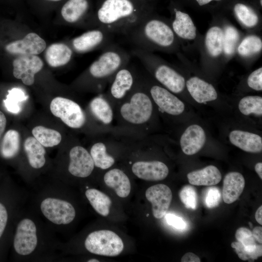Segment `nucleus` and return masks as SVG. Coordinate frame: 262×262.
I'll use <instances>...</instances> for the list:
<instances>
[{"label": "nucleus", "mask_w": 262, "mask_h": 262, "mask_svg": "<svg viewBox=\"0 0 262 262\" xmlns=\"http://www.w3.org/2000/svg\"><path fill=\"white\" fill-rule=\"evenodd\" d=\"M91 6L89 0H68L61 9V15L67 22L75 24L88 15Z\"/></svg>", "instance_id": "393cba45"}, {"label": "nucleus", "mask_w": 262, "mask_h": 262, "mask_svg": "<svg viewBox=\"0 0 262 262\" xmlns=\"http://www.w3.org/2000/svg\"><path fill=\"white\" fill-rule=\"evenodd\" d=\"M179 196L186 208L193 210L196 208L197 195L193 186L187 185L183 187L179 192Z\"/></svg>", "instance_id": "58836bf2"}, {"label": "nucleus", "mask_w": 262, "mask_h": 262, "mask_svg": "<svg viewBox=\"0 0 262 262\" xmlns=\"http://www.w3.org/2000/svg\"><path fill=\"white\" fill-rule=\"evenodd\" d=\"M240 113L245 115H262V98L258 96H247L242 98L238 103Z\"/></svg>", "instance_id": "72a5a7b5"}, {"label": "nucleus", "mask_w": 262, "mask_h": 262, "mask_svg": "<svg viewBox=\"0 0 262 262\" xmlns=\"http://www.w3.org/2000/svg\"><path fill=\"white\" fill-rule=\"evenodd\" d=\"M84 195L93 209L99 214L107 216L112 205L110 198L102 192L93 188H88Z\"/></svg>", "instance_id": "c756f323"}, {"label": "nucleus", "mask_w": 262, "mask_h": 262, "mask_svg": "<svg viewBox=\"0 0 262 262\" xmlns=\"http://www.w3.org/2000/svg\"><path fill=\"white\" fill-rule=\"evenodd\" d=\"M185 84L191 96L198 103L204 104L213 101L218 97L213 86L199 77H191Z\"/></svg>", "instance_id": "aec40b11"}, {"label": "nucleus", "mask_w": 262, "mask_h": 262, "mask_svg": "<svg viewBox=\"0 0 262 262\" xmlns=\"http://www.w3.org/2000/svg\"><path fill=\"white\" fill-rule=\"evenodd\" d=\"M223 31L218 26H213L207 31L205 43L209 54L214 57H217L222 52Z\"/></svg>", "instance_id": "473e14b6"}, {"label": "nucleus", "mask_w": 262, "mask_h": 262, "mask_svg": "<svg viewBox=\"0 0 262 262\" xmlns=\"http://www.w3.org/2000/svg\"><path fill=\"white\" fill-rule=\"evenodd\" d=\"M29 194L30 206L55 232L63 233L77 216V209L71 199L68 185L52 178L35 182Z\"/></svg>", "instance_id": "f03ea898"}, {"label": "nucleus", "mask_w": 262, "mask_h": 262, "mask_svg": "<svg viewBox=\"0 0 262 262\" xmlns=\"http://www.w3.org/2000/svg\"><path fill=\"white\" fill-rule=\"evenodd\" d=\"M45 148L33 136L28 137L24 141V158L21 173L28 184L33 185L35 182L38 175L47 165L48 159Z\"/></svg>", "instance_id": "1a4fd4ad"}, {"label": "nucleus", "mask_w": 262, "mask_h": 262, "mask_svg": "<svg viewBox=\"0 0 262 262\" xmlns=\"http://www.w3.org/2000/svg\"><path fill=\"white\" fill-rule=\"evenodd\" d=\"M114 34L100 28L88 31L74 38L71 41L73 49L77 53H86L102 49L113 43Z\"/></svg>", "instance_id": "4468645a"}, {"label": "nucleus", "mask_w": 262, "mask_h": 262, "mask_svg": "<svg viewBox=\"0 0 262 262\" xmlns=\"http://www.w3.org/2000/svg\"><path fill=\"white\" fill-rule=\"evenodd\" d=\"M262 41L261 39L254 35L245 38L239 45L237 51L243 56H249L261 51Z\"/></svg>", "instance_id": "f704fd0d"}, {"label": "nucleus", "mask_w": 262, "mask_h": 262, "mask_svg": "<svg viewBox=\"0 0 262 262\" xmlns=\"http://www.w3.org/2000/svg\"><path fill=\"white\" fill-rule=\"evenodd\" d=\"M1 179H2V178L0 176V181L1 180Z\"/></svg>", "instance_id": "4d7b16f0"}, {"label": "nucleus", "mask_w": 262, "mask_h": 262, "mask_svg": "<svg viewBox=\"0 0 262 262\" xmlns=\"http://www.w3.org/2000/svg\"><path fill=\"white\" fill-rule=\"evenodd\" d=\"M252 235L260 244L262 243V228L261 226L255 227L252 232Z\"/></svg>", "instance_id": "a18cd8bd"}, {"label": "nucleus", "mask_w": 262, "mask_h": 262, "mask_svg": "<svg viewBox=\"0 0 262 262\" xmlns=\"http://www.w3.org/2000/svg\"><path fill=\"white\" fill-rule=\"evenodd\" d=\"M187 177L191 184L197 186L214 185L220 182L222 179L219 170L213 165L191 171L187 174Z\"/></svg>", "instance_id": "a878e982"}, {"label": "nucleus", "mask_w": 262, "mask_h": 262, "mask_svg": "<svg viewBox=\"0 0 262 262\" xmlns=\"http://www.w3.org/2000/svg\"><path fill=\"white\" fill-rule=\"evenodd\" d=\"M29 194L9 178L0 181V262L7 259L16 222Z\"/></svg>", "instance_id": "20e7f679"}, {"label": "nucleus", "mask_w": 262, "mask_h": 262, "mask_svg": "<svg viewBox=\"0 0 262 262\" xmlns=\"http://www.w3.org/2000/svg\"><path fill=\"white\" fill-rule=\"evenodd\" d=\"M255 170L258 174L260 179H262V163L259 162L257 163L255 165Z\"/></svg>", "instance_id": "09e8293b"}, {"label": "nucleus", "mask_w": 262, "mask_h": 262, "mask_svg": "<svg viewBox=\"0 0 262 262\" xmlns=\"http://www.w3.org/2000/svg\"><path fill=\"white\" fill-rule=\"evenodd\" d=\"M139 75L135 69L127 65L119 69L109 82L105 96L113 105L124 99L135 85Z\"/></svg>", "instance_id": "f8f14e48"}, {"label": "nucleus", "mask_w": 262, "mask_h": 262, "mask_svg": "<svg viewBox=\"0 0 262 262\" xmlns=\"http://www.w3.org/2000/svg\"><path fill=\"white\" fill-rule=\"evenodd\" d=\"M131 171L138 178L147 181H160L169 173L167 166L159 161H138L131 166Z\"/></svg>", "instance_id": "a211bd4d"}, {"label": "nucleus", "mask_w": 262, "mask_h": 262, "mask_svg": "<svg viewBox=\"0 0 262 262\" xmlns=\"http://www.w3.org/2000/svg\"><path fill=\"white\" fill-rule=\"evenodd\" d=\"M239 39V33L233 26H227L223 32V50L228 56L232 55L235 51Z\"/></svg>", "instance_id": "e433bc0d"}, {"label": "nucleus", "mask_w": 262, "mask_h": 262, "mask_svg": "<svg viewBox=\"0 0 262 262\" xmlns=\"http://www.w3.org/2000/svg\"><path fill=\"white\" fill-rule=\"evenodd\" d=\"M49 108L53 115L71 129H81L86 123L85 112L78 103L72 99L57 97L51 101Z\"/></svg>", "instance_id": "9b49d317"}, {"label": "nucleus", "mask_w": 262, "mask_h": 262, "mask_svg": "<svg viewBox=\"0 0 262 262\" xmlns=\"http://www.w3.org/2000/svg\"><path fill=\"white\" fill-rule=\"evenodd\" d=\"M181 262H200V259L192 252L185 253L181 259Z\"/></svg>", "instance_id": "c03bdc74"}, {"label": "nucleus", "mask_w": 262, "mask_h": 262, "mask_svg": "<svg viewBox=\"0 0 262 262\" xmlns=\"http://www.w3.org/2000/svg\"><path fill=\"white\" fill-rule=\"evenodd\" d=\"M131 56V53L114 42L102 49L87 70L94 87L98 91L103 90L116 72L129 64Z\"/></svg>", "instance_id": "0eeeda50"}, {"label": "nucleus", "mask_w": 262, "mask_h": 262, "mask_svg": "<svg viewBox=\"0 0 262 262\" xmlns=\"http://www.w3.org/2000/svg\"><path fill=\"white\" fill-rule=\"evenodd\" d=\"M72 49L67 45L60 43H53L46 49L45 60L48 64L53 67L64 66L71 60Z\"/></svg>", "instance_id": "bb28decb"}, {"label": "nucleus", "mask_w": 262, "mask_h": 262, "mask_svg": "<svg viewBox=\"0 0 262 262\" xmlns=\"http://www.w3.org/2000/svg\"><path fill=\"white\" fill-rule=\"evenodd\" d=\"M82 245L84 249L91 254L108 257L117 256L124 249L121 238L115 232L107 229L89 233Z\"/></svg>", "instance_id": "9d476101"}, {"label": "nucleus", "mask_w": 262, "mask_h": 262, "mask_svg": "<svg viewBox=\"0 0 262 262\" xmlns=\"http://www.w3.org/2000/svg\"><path fill=\"white\" fill-rule=\"evenodd\" d=\"M32 133L33 136L45 147L56 146L62 140V135L59 131L41 125L34 127Z\"/></svg>", "instance_id": "2f4dec72"}, {"label": "nucleus", "mask_w": 262, "mask_h": 262, "mask_svg": "<svg viewBox=\"0 0 262 262\" xmlns=\"http://www.w3.org/2000/svg\"><path fill=\"white\" fill-rule=\"evenodd\" d=\"M165 215L166 222L169 225L178 229H184L185 228L186 224L180 217L171 213H168Z\"/></svg>", "instance_id": "79ce46f5"}, {"label": "nucleus", "mask_w": 262, "mask_h": 262, "mask_svg": "<svg viewBox=\"0 0 262 262\" xmlns=\"http://www.w3.org/2000/svg\"><path fill=\"white\" fill-rule=\"evenodd\" d=\"M116 106L117 117L123 127L144 129L152 118L154 102L142 76L127 97Z\"/></svg>", "instance_id": "423d86ee"}, {"label": "nucleus", "mask_w": 262, "mask_h": 262, "mask_svg": "<svg viewBox=\"0 0 262 262\" xmlns=\"http://www.w3.org/2000/svg\"><path fill=\"white\" fill-rule=\"evenodd\" d=\"M46 48L45 41L35 33H29L23 39L10 42L5 47L8 53L18 55H37Z\"/></svg>", "instance_id": "f3484780"}, {"label": "nucleus", "mask_w": 262, "mask_h": 262, "mask_svg": "<svg viewBox=\"0 0 262 262\" xmlns=\"http://www.w3.org/2000/svg\"><path fill=\"white\" fill-rule=\"evenodd\" d=\"M231 246L234 249L239 258L243 261L250 260L247 252L246 251L243 245L239 242H234L231 244Z\"/></svg>", "instance_id": "37998d69"}, {"label": "nucleus", "mask_w": 262, "mask_h": 262, "mask_svg": "<svg viewBox=\"0 0 262 262\" xmlns=\"http://www.w3.org/2000/svg\"><path fill=\"white\" fill-rule=\"evenodd\" d=\"M229 139L231 144L244 151L257 153L262 151V138L257 134L234 130L229 132Z\"/></svg>", "instance_id": "412c9836"}, {"label": "nucleus", "mask_w": 262, "mask_h": 262, "mask_svg": "<svg viewBox=\"0 0 262 262\" xmlns=\"http://www.w3.org/2000/svg\"><path fill=\"white\" fill-rule=\"evenodd\" d=\"M113 105L104 94L94 98L90 102L89 108L94 118L103 127L112 125L115 113Z\"/></svg>", "instance_id": "4be33fe9"}, {"label": "nucleus", "mask_w": 262, "mask_h": 262, "mask_svg": "<svg viewBox=\"0 0 262 262\" xmlns=\"http://www.w3.org/2000/svg\"><path fill=\"white\" fill-rule=\"evenodd\" d=\"M44 63L37 55H19L13 62V75L26 85L34 82L35 75L42 69Z\"/></svg>", "instance_id": "2eb2a0df"}, {"label": "nucleus", "mask_w": 262, "mask_h": 262, "mask_svg": "<svg viewBox=\"0 0 262 262\" xmlns=\"http://www.w3.org/2000/svg\"><path fill=\"white\" fill-rule=\"evenodd\" d=\"M262 206H260L257 210L255 213V219L256 221L261 225H262Z\"/></svg>", "instance_id": "de8ad7c7"}, {"label": "nucleus", "mask_w": 262, "mask_h": 262, "mask_svg": "<svg viewBox=\"0 0 262 262\" xmlns=\"http://www.w3.org/2000/svg\"><path fill=\"white\" fill-rule=\"evenodd\" d=\"M221 199L220 190L215 187H211L207 189L205 197V203L207 207L212 208L217 206Z\"/></svg>", "instance_id": "ea45409f"}, {"label": "nucleus", "mask_w": 262, "mask_h": 262, "mask_svg": "<svg viewBox=\"0 0 262 262\" xmlns=\"http://www.w3.org/2000/svg\"><path fill=\"white\" fill-rule=\"evenodd\" d=\"M95 166L89 152L83 147L76 145L70 148L66 164H59L52 178L67 184L69 179L89 177Z\"/></svg>", "instance_id": "6e6552de"}, {"label": "nucleus", "mask_w": 262, "mask_h": 262, "mask_svg": "<svg viewBox=\"0 0 262 262\" xmlns=\"http://www.w3.org/2000/svg\"><path fill=\"white\" fill-rule=\"evenodd\" d=\"M138 0L145 1H147V2H152L153 1V0Z\"/></svg>", "instance_id": "603ef678"}, {"label": "nucleus", "mask_w": 262, "mask_h": 262, "mask_svg": "<svg viewBox=\"0 0 262 262\" xmlns=\"http://www.w3.org/2000/svg\"><path fill=\"white\" fill-rule=\"evenodd\" d=\"M124 35L135 48L150 51L155 49H172L175 36L171 26L154 16L152 12L144 17Z\"/></svg>", "instance_id": "39448f33"}, {"label": "nucleus", "mask_w": 262, "mask_h": 262, "mask_svg": "<svg viewBox=\"0 0 262 262\" xmlns=\"http://www.w3.org/2000/svg\"><path fill=\"white\" fill-rule=\"evenodd\" d=\"M145 196L152 205L153 216L157 219L163 217L167 213L172 199L170 188L164 184H157L148 187Z\"/></svg>", "instance_id": "dca6fc26"}, {"label": "nucleus", "mask_w": 262, "mask_h": 262, "mask_svg": "<svg viewBox=\"0 0 262 262\" xmlns=\"http://www.w3.org/2000/svg\"><path fill=\"white\" fill-rule=\"evenodd\" d=\"M56 232L29 205L16 219L10 248L14 262H53L61 260L62 242Z\"/></svg>", "instance_id": "f257e3e1"}, {"label": "nucleus", "mask_w": 262, "mask_h": 262, "mask_svg": "<svg viewBox=\"0 0 262 262\" xmlns=\"http://www.w3.org/2000/svg\"><path fill=\"white\" fill-rule=\"evenodd\" d=\"M249 224H250V227L252 228V224H251L250 222H249Z\"/></svg>", "instance_id": "5fc2aeb1"}, {"label": "nucleus", "mask_w": 262, "mask_h": 262, "mask_svg": "<svg viewBox=\"0 0 262 262\" xmlns=\"http://www.w3.org/2000/svg\"><path fill=\"white\" fill-rule=\"evenodd\" d=\"M103 179L106 185L112 188L118 196L125 198L130 194L131 182L123 170L118 168L110 169L105 174Z\"/></svg>", "instance_id": "b1692460"}, {"label": "nucleus", "mask_w": 262, "mask_h": 262, "mask_svg": "<svg viewBox=\"0 0 262 262\" xmlns=\"http://www.w3.org/2000/svg\"><path fill=\"white\" fill-rule=\"evenodd\" d=\"M95 166L102 170L107 169L115 163V158L107 152L104 142L98 141L92 145L89 151Z\"/></svg>", "instance_id": "7c9ffc66"}, {"label": "nucleus", "mask_w": 262, "mask_h": 262, "mask_svg": "<svg viewBox=\"0 0 262 262\" xmlns=\"http://www.w3.org/2000/svg\"><path fill=\"white\" fill-rule=\"evenodd\" d=\"M142 77L154 104L162 112L172 116L179 115L183 113L185 105L174 94Z\"/></svg>", "instance_id": "ddd939ff"}, {"label": "nucleus", "mask_w": 262, "mask_h": 262, "mask_svg": "<svg viewBox=\"0 0 262 262\" xmlns=\"http://www.w3.org/2000/svg\"><path fill=\"white\" fill-rule=\"evenodd\" d=\"M248 86L251 89L258 91L262 90V67L253 71L247 80Z\"/></svg>", "instance_id": "a19ab883"}, {"label": "nucleus", "mask_w": 262, "mask_h": 262, "mask_svg": "<svg viewBox=\"0 0 262 262\" xmlns=\"http://www.w3.org/2000/svg\"><path fill=\"white\" fill-rule=\"evenodd\" d=\"M175 10V18L171 27L179 37L188 40H193L196 37V28L191 17L187 14Z\"/></svg>", "instance_id": "cd10ccee"}, {"label": "nucleus", "mask_w": 262, "mask_h": 262, "mask_svg": "<svg viewBox=\"0 0 262 262\" xmlns=\"http://www.w3.org/2000/svg\"><path fill=\"white\" fill-rule=\"evenodd\" d=\"M198 4L200 6H202L205 4H208L211 1L213 0H196Z\"/></svg>", "instance_id": "8fccbe9b"}, {"label": "nucleus", "mask_w": 262, "mask_h": 262, "mask_svg": "<svg viewBox=\"0 0 262 262\" xmlns=\"http://www.w3.org/2000/svg\"><path fill=\"white\" fill-rule=\"evenodd\" d=\"M261 5H262V0H260Z\"/></svg>", "instance_id": "6e6d98bb"}, {"label": "nucleus", "mask_w": 262, "mask_h": 262, "mask_svg": "<svg viewBox=\"0 0 262 262\" xmlns=\"http://www.w3.org/2000/svg\"><path fill=\"white\" fill-rule=\"evenodd\" d=\"M87 262H99V260H98V259H95V258H90V259H89L87 260Z\"/></svg>", "instance_id": "3c124183"}, {"label": "nucleus", "mask_w": 262, "mask_h": 262, "mask_svg": "<svg viewBox=\"0 0 262 262\" xmlns=\"http://www.w3.org/2000/svg\"><path fill=\"white\" fill-rule=\"evenodd\" d=\"M6 126V118L4 114L0 111V138L4 132Z\"/></svg>", "instance_id": "49530a36"}, {"label": "nucleus", "mask_w": 262, "mask_h": 262, "mask_svg": "<svg viewBox=\"0 0 262 262\" xmlns=\"http://www.w3.org/2000/svg\"><path fill=\"white\" fill-rule=\"evenodd\" d=\"M152 2L138 0H99L94 24L113 33L125 35L152 12Z\"/></svg>", "instance_id": "7ed1b4c3"}, {"label": "nucleus", "mask_w": 262, "mask_h": 262, "mask_svg": "<svg viewBox=\"0 0 262 262\" xmlns=\"http://www.w3.org/2000/svg\"><path fill=\"white\" fill-rule=\"evenodd\" d=\"M234 11L238 19L246 26L253 27L258 22V17L256 13L249 7L242 3H237Z\"/></svg>", "instance_id": "c9c22d12"}, {"label": "nucleus", "mask_w": 262, "mask_h": 262, "mask_svg": "<svg viewBox=\"0 0 262 262\" xmlns=\"http://www.w3.org/2000/svg\"><path fill=\"white\" fill-rule=\"evenodd\" d=\"M25 99V96L20 89L13 88L9 91L6 98L4 100L5 107L9 112L18 114L21 111L19 102Z\"/></svg>", "instance_id": "4c0bfd02"}, {"label": "nucleus", "mask_w": 262, "mask_h": 262, "mask_svg": "<svg viewBox=\"0 0 262 262\" xmlns=\"http://www.w3.org/2000/svg\"><path fill=\"white\" fill-rule=\"evenodd\" d=\"M20 136L18 131L9 130L4 135L0 144V156L6 160H13L19 154Z\"/></svg>", "instance_id": "c85d7f7f"}, {"label": "nucleus", "mask_w": 262, "mask_h": 262, "mask_svg": "<svg viewBox=\"0 0 262 262\" xmlns=\"http://www.w3.org/2000/svg\"><path fill=\"white\" fill-rule=\"evenodd\" d=\"M50 0V1H59V0Z\"/></svg>", "instance_id": "864d4df0"}, {"label": "nucleus", "mask_w": 262, "mask_h": 262, "mask_svg": "<svg viewBox=\"0 0 262 262\" xmlns=\"http://www.w3.org/2000/svg\"><path fill=\"white\" fill-rule=\"evenodd\" d=\"M245 186L244 176L238 172L227 173L223 180L222 196L227 204H231L237 200L242 194Z\"/></svg>", "instance_id": "5701e85b"}, {"label": "nucleus", "mask_w": 262, "mask_h": 262, "mask_svg": "<svg viewBox=\"0 0 262 262\" xmlns=\"http://www.w3.org/2000/svg\"><path fill=\"white\" fill-rule=\"evenodd\" d=\"M206 141V134L203 128L198 124L189 126L182 133L180 144L182 151L187 155H193L199 152Z\"/></svg>", "instance_id": "6ab92c4d"}]
</instances>
